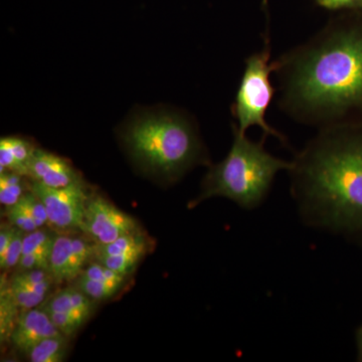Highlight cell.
Listing matches in <instances>:
<instances>
[{"mask_svg": "<svg viewBox=\"0 0 362 362\" xmlns=\"http://www.w3.org/2000/svg\"><path fill=\"white\" fill-rule=\"evenodd\" d=\"M123 140L143 170L166 180H175L204 160L194 124L173 112L136 117L124 130Z\"/></svg>", "mask_w": 362, "mask_h": 362, "instance_id": "obj_3", "label": "cell"}, {"mask_svg": "<svg viewBox=\"0 0 362 362\" xmlns=\"http://www.w3.org/2000/svg\"><path fill=\"white\" fill-rule=\"evenodd\" d=\"M18 204L28 211L40 228L49 223V216H47L44 204L37 195L33 194L32 190L30 189V192H25L18 201Z\"/></svg>", "mask_w": 362, "mask_h": 362, "instance_id": "obj_22", "label": "cell"}, {"mask_svg": "<svg viewBox=\"0 0 362 362\" xmlns=\"http://www.w3.org/2000/svg\"><path fill=\"white\" fill-rule=\"evenodd\" d=\"M94 247L81 238L56 235L49 262V271L54 281L76 280L94 256Z\"/></svg>", "mask_w": 362, "mask_h": 362, "instance_id": "obj_8", "label": "cell"}, {"mask_svg": "<svg viewBox=\"0 0 362 362\" xmlns=\"http://www.w3.org/2000/svg\"><path fill=\"white\" fill-rule=\"evenodd\" d=\"M357 358L362 361V325L356 331Z\"/></svg>", "mask_w": 362, "mask_h": 362, "instance_id": "obj_30", "label": "cell"}, {"mask_svg": "<svg viewBox=\"0 0 362 362\" xmlns=\"http://www.w3.org/2000/svg\"><path fill=\"white\" fill-rule=\"evenodd\" d=\"M68 350V337L64 334L47 337L37 343L26 354L33 362H61Z\"/></svg>", "mask_w": 362, "mask_h": 362, "instance_id": "obj_13", "label": "cell"}, {"mask_svg": "<svg viewBox=\"0 0 362 362\" xmlns=\"http://www.w3.org/2000/svg\"><path fill=\"white\" fill-rule=\"evenodd\" d=\"M49 314L52 322L54 324L59 332L69 337L76 332L86 323L89 317L78 314L66 313V312L45 311Z\"/></svg>", "mask_w": 362, "mask_h": 362, "instance_id": "obj_21", "label": "cell"}, {"mask_svg": "<svg viewBox=\"0 0 362 362\" xmlns=\"http://www.w3.org/2000/svg\"><path fill=\"white\" fill-rule=\"evenodd\" d=\"M26 185L23 175L13 171L0 173V202L6 207L18 204L25 194Z\"/></svg>", "mask_w": 362, "mask_h": 362, "instance_id": "obj_17", "label": "cell"}, {"mask_svg": "<svg viewBox=\"0 0 362 362\" xmlns=\"http://www.w3.org/2000/svg\"><path fill=\"white\" fill-rule=\"evenodd\" d=\"M233 131L232 148L223 161L209 169L192 206L211 197H226L243 209H256L266 199L279 171L291 168V162L267 151L264 140L252 141L235 125Z\"/></svg>", "mask_w": 362, "mask_h": 362, "instance_id": "obj_4", "label": "cell"}, {"mask_svg": "<svg viewBox=\"0 0 362 362\" xmlns=\"http://www.w3.org/2000/svg\"><path fill=\"white\" fill-rule=\"evenodd\" d=\"M76 282V288L81 290L90 299L96 301H104L115 296L119 290L122 288L123 284L118 283H106L101 281L93 280V279L84 277L80 275Z\"/></svg>", "mask_w": 362, "mask_h": 362, "instance_id": "obj_18", "label": "cell"}, {"mask_svg": "<svg viewBox=\"0 0 362 362\" xmlns=\"http://www.w3.org/2000/svg\"><path fill=\"white\" fill-rule=\"evenodd\" d=\"M147 250L148 249H138L120 255H95L94 257L99 263L126 277L128 274L134 271L140 259L146 254Z\"/></svg>", "mask_w": 362, "mask_h": 362, "instance_id": "obj_16", "label": "cell"}, {"mask_svg": "<svg viewBox=\"0 0 362 362\" xmlns=\"http://www.w3.org/2000/svg\"><path fill=\"white\" fill-rule=\"evenodd\" d=\"M16 226L9 223H1L0 226V259H4L6 256L7 249L11 245V240L14 237V233L16 232Z\"/></svg>", "mask_w": 362, "mask_h": 362, "instance_id": "obj_28", "label": "cell"}, {"mask_svg": "<svg viewBox=\"0 0 362 362\" xmlns=\"http://www.w3.org/2000/svg\"><path fill=\"white\" fill-rule=\"evenodd\" d=\"M321 6L329 9L362 7V0H317Z\"/></svg>", "mask_w": 362, "mask_h": 362, "instance_id": "obj_29", "label": "cell"}, {"mask_svg": "<svg viewBox=\"0 0 362 362\" xmlns=\"http://www.w3.org/2000/svg\"><path fill=\"white\" fill-rule=\"evenodd\" d=\"M25 235V233L23 230L16 228L13 239L6 252V256L4 257V259H0V268L2 270H8V269L18 266V262L23 256Z\"/></svg>", "mask_w": 362, "mask_h": 362, "instance_id": "obj_26", "label": "cell"}, {"mask_svg": "<svg viewBox=\"0 0 362 362\" xmlns=\"http://www.w3.org/2000/svg\"><path fill=\"white\" fill-rule=\"evenodd\" d=\"M292 190L305 220L362 235V132L322 128L291 162Z\"/></svg>", "mask_w": 362, "mask_h": 362, "instance_id": "obj_2", "label": "cell"}, {"mask_svg": "<svg viewBox=\"0 0 362 362\" xmlns=\"http://www.w3.org/2000/svg\"><path fill=\"white\" fill-rule=\"evenodd\" d=\"M270 58V40L269 35H266L263 49L246 59V68L232 111L238 121L235 127L240 132L246 133L249 128L258 126L265 136H275L284 141L280 132L272 128L266 121L267 110L275 93L270 77L272 71L276 70V62L272 63Z\"/></svg>", "mask_w": 362, "mask_h": 362, "instance_id": "obj_5", "label": "cell"}, {"mask_svg": "<svg viewBox=\"0 0 362 362\" xmlns=\"http://www.w3.org/2000/svg\"><path fill=\"white\" fill-rule=\"evenodd\" d=\"M54 235L47 230L37 228L33 232L25 233L23 239V255L30 254L42 247H49L54 244Z\"/></svg>", "mask_w": 362, "mask_h": 362, "instance_id": "obj_27", "label": "cell"}, {"mask_svg": "<svg viewBox=\"0 0 362 362\" xmlns=\"http://www.w3.org/2000/svg\"><path fill=\"white\" fill-rule=\"evenodd\" d=\"M281 106L305 123L337 125L362 108V26L332 25L276 61Z\"/></svg>", "mask_w": 362, "mask_h": 362, "instance_id": "obj_1", "label": "cell"}, {"mask_svg": "<svg viewBox=\"0 0 362 362\" xmlns=\"http://www.w3.org/2000/svg\"><path fill=\"white\" fill-rule=\"evenodd\" d=\"M94 300L78 288H66L54 294L40 308L45 311L66 312L89 317L94 310Z\"/></svg>", "mask_w": 362, "mask_h": 362, "instance_id": "obj_12", "label": "cell"}, {"mask_svg": "<svg viewBox=\"0 0 362 362\" xmlns=\"http://www.w3.org/2000/svg\"><path fill=\"white\" fill-rule=\"evenodd\" d=\"M35 147L23 138L4 137L0 140V173L13 171L28 176V164L35 153Z\"/></svg>", "mask_w": 362, "mask_h": 362, "instance_id": "obj_11", "label": "cell"}, {"mask_svg": "<svg viewBox=\"0 0 362 362\" xmlns=\"http://www.w3.org/2000/svg\"><path fill=\"white\" fill-rule=\"evenodd\" d=\"M30 189L44 204L51 225L59 230H82L90 197L84 181L61 188L45 187L33 181Z\"/></svg>", "mask_w": 362, "mask_h": 362, "instance_id": "obj_6", "label": "cell"}, {"mask_svg": "<svg viewBox=\"0 0 362 362\" xmlns=\"http://www.w3.org/2000/svg\"><path fill=\"white\" fill-rule=\"evenodd\" d=\"M6 288L8 294L13 298V301L23 310L37 308V306L42 304V301L47 297L45 295L32 291L25 286L16 284V283L11 282V281H9Z\"/></svg>", "mask_w": 362, "mask_h": 362, "instance_id": "obj_20", "label": "cell"}, {"mask_svg": "<svg viewBox=\"0 0 362 362\" xmlns=\"http://www.w3.org/2000/svg\"><path fill=\"white\" fill-rule=\"evenodd\" d=\"M6 213L9 223L25 233L33 232L40 228L32 216L18 202L13 206L6 207Z\"/></svg>", "mask_w": 362, "mask_h": 362, "instance_id": "obj_24", "label": "cell"}, {"mask_svg": "<svg viewBox=\"0 0 362 362\" xmlns=\"http://www.w3.org/2000/svg\"><path fill=\"white\" fill-rule=\"evenodd\" d=\"M52 246L42 247L30 254L23 255L18 262V269L20 271L33 270V269H47L49 270V255Z\"/></svg>", "mask_w": 362, "mask_h": 362, "instance_id": "obj_25", "label": "cell"}, {"mask_svg": "<svg viewBox=\"0 0 362 362\" xmlns=\"http://www.w3.org/2000/svg\"><path fill=\"white\" fill-rule=\"evenodd\" d=\"M82 230L96 245H106L127 233L137 232V221L117 209L101 195H90L86 206Z\"/></svg>", "mask_w": 362, "mask_h": 362, "instance_id": "obj_7", "label": "cell"}, {"mask_svg": "<svg viewBox=\"0 0 362 362\" xmlns=\"http://www.w3.org/2000/svg\"><path fill=\"white\" fill-rule=\"evenodd\" d=\"M138 249H148L146 238L140 230L121 235L118 239L106 245H96L95 255H120Z\"/></svg>", "mask_w": 362, "mask_h": 362, "instance_id": "obj_14", "label": "cell"}, {"mask_svg": "<svg viewBox=\"0 0 362 362\" xmlns=\"http://www.w3.org/2000/svg\"><path fill=\"white\" fill-rule=\"evenodd\" d=\"M80 275L84 277L93 279V280L101 281L106 283H118V284H124L125 276L120 275L117 272L111 270L108 267L104 266L99 262L90 264L86 267L84 270Z\"/></svg>", "mask_w": 362, "mask_h": 362, "instance_id": "obj_23", "label": "cell"}, {"mask_svg": "<svg viewBox=\"0 0 362 362\" xmlns=\"http://www.w3.org/2000/svg\"><path fill=\"white\" fill-rule=\"evenodd\" d=\"M0 333H1V340L4 338L9 339L11 332H13L14 325H16V319H18V309L20 307L16 304L13 298L7 292L6 288H4V293L1 291V299H0Z\"/></svg>", "mask_w": 362, "mask_h": 362, "instance_id": "obj_19", "label": "cell"}, {"mask_svg": "<svg viewBox=\"0 0 362 362\" xmlns=\"http://www.w3.org/2000/svg\"><path fill=\"white\" fill-rule=\"evenodd\" d=\"M26 177L54 188L68 187L82 180L78 171L66 159L40 148L35 149L30 159Z\"/></svg>", "mask_w": 362, "mask_h": 362, "instance_id": "obj_9", "label": "cell"}, {"mask_svg": "<svg viewBox=\"0 0 362 362\" xmlns=\"http://www.w3.org/2000/svg\"><path fill=\"white\" fill-rule=\"evenodd\" d=\"M54 279L47 269H33V270L18 271L11 282L16 283L28 288L33 292L47 296L51 290Z\"/></svg>", "mask_w": 362, "mask_h": 362, "instance_id": "obj_15", "label": "cell"}, {"mask_svg": "<svg viewBox=\"0 0 362 362\" xmlns=\"http://www.w3.org/2000/svg\"><path fill=\"white\" fill-rule=\"evenodd\" d=\"M58 334L61 332L52 322L49 314L37 307L21 312L9 340L16 349L26 354L45 338Z\"/></svg>", "mask_w": 362, "mask_h": 362, "instance_id": "obj_10", "label": "cell"}]
</instances>
